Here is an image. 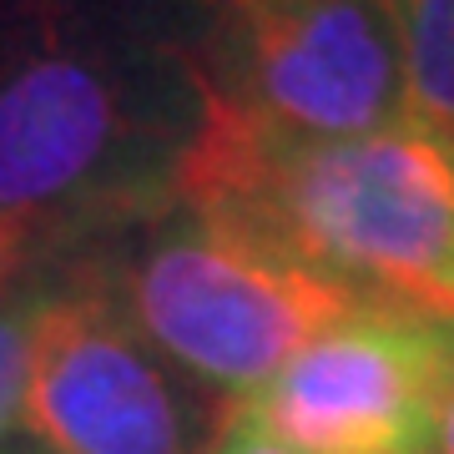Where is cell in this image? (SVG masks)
<instances>
[{
	"instance_id": "obj_1",
	"label": "cell",
	"mask_w": 454,
	"mask_h": 454,
	"mask_svg": "<svg viewBox=\"0 0 454 454\" xmlns=\"http://www.w3.org/2000/svg\"><path fill=\"white\" fill-rule=\"evenodd\" d=\"M212 16L0 0V268L82 253L177 202L212 121Z\"/></svg>"
},
{
	"instance_id": "obj_2",
	"label": "cell",
	"mask_w": 454,
	"mask_h": 454,
	"mask_svg": "<svg viewBox=\"0 0 454 454\" xmlns=\"http://www.w3.org/2000/svg\"><path fill=\"white\" fill-rule=\"evenodd\" d=\"M177 197L243 223L358 303L454 324V142L419 121L278 142L212 97Z\"/></svg>"
},
{
	"instance_id": "obj_3",
	"label": "cell",
	"mask_w": 454,
	"mask_h": 454,
	"mask_svg": "<svg viewBox=\"0 0 454 454\" xmlns=\"http://www.w3.org/2000/svg\"><path fill=\"white\" fill-rule=\"evenodd\" d=\"M51 262L82 268L152 354L223 404L253 399L303 343L369 309L243 223L182 197Z\"/></svg>"
},
{
	"instance_id": "obj_4",
	"label": "cell",
	"mask_w": 454,
	"mask_h": 454,
	"mask_svg": "<svg viewBox=\"0 0 454 454\" xmlns=\"http://www.w3.org/2000/svg\"><path fill=\"white\" fill-rule=\"evenodd\" d=\"M41 303L20 429L46 454H207L227 404L157 358L71 262H35Z\"/></svg>"
},
{
	"instance_id": "obj_5",
	"label": "cell",
	"mask_w": 454,
	"mask_h": 454,
	"mask_svg": "<svg viewBox=\"0 0 454 454\" xmlns=\"http://www.w3.org/2000/svg\"><path fill=\"white\" fill-rule=\"evenodd\" d=\"M202 61L212 97L278 142H354L414 121L389 0L223 5Z\"/></svg>"
},
{
	"instance_id": "obj_6",
	"label": "cell",
	"mask_w": 454,
	"mask_h": 454,
	"mask_svg": "<svg viewBox=\"0 0 454 454\" xmlns=\"http://www.w3.org/2000/svg\"><path fill=\"white\" fill-rule=\"evenodd\" d=\"M454 324L358 309L303 343L247 409L293 454H434Z\"/></svg>"
},
{
	"instance_id": "obj_7",
	"label": "cell",
	"mask_w": 454,
	"mask_h": 454,
	"mask_svg": "<svg viewBox=\"0 0 454 454\" xmlns=\"http://www.w3.org/2000/svg\"><path fill=\"white\" fill-rule=\"evenodd\" d=\"M409 116L454 142V0H389Z\"/></svg>"
},
{
	"instance_id": "obj_8",
	"label": "cell",
	"mask_w": 454,
	"mask_h": 454,
	"mask_svg": "<svg viewBox=\"0 0 454 454\" xmlns=\"http://www.w3.org/2000/svg\"><path fill=\"white\" fill-rule=\"evenodd\" d=\"M35 303H41V268L35 262H20L0 278V450H5L11 429H20Z\"/></svg>"
},
{
	"instance_id": "obj_9",
	"label": "cell",
	"mask_w": 454,
	"mask_h": 454,
	"mask_svg": "<svg viewBox=\"0 0 454 454\" xmlns=\"http://www.w3.org/2000/svg\"><path fill=\"white\" fill-rule=\"evenodd\" d=\"M207 454H293V450H283L268 429H262L247 409H227V419L217 424V434H212V450Z\"/></svg>"
},
{
	"instance_id": "obj_10",
	"label": "cell",
	"mask_w": 454,
	"mask_h": 454,
	"mask_svg": "<svg viewBox=\"0 0 454 454\" xmlns=\"http://www.w3.org/2000/svg\"><path fill=\"white\" fill-rule=\"evenodd\" d=\"M434 454H454V354H450V379H444V399H439Z\"/></svg>"
},
{
	"instance_id": "obj_11",
	"label": "cell",
	"mask_w": 454,
	"mask_h": 454,
	"mask_svg": "<svg viewBox=\"0 0 454 454\" xmlns=\"http://www.w3.org/2000/svg\"><path fill=\"white\" fill-rule=\"evenodd\" d=\"M227 5H303V0H227Z\"/></svg>"
},
{
	"instance_id": "obj_12",
	"label": "cell",
	"mask_w": 454,
	"mask_h": 454,
	"mask_svg": "<svg viewBox=\"0 0 454 454\" xmlns=\"http://www.w3.org/2000/svg\"><path fill=\"white\" fill-rule=\"evenodd\" d=\"M197 5H207V11H223L227 0H197Z\"/></svg>"
},
{
	"instance_id": "obj_13",
	"label": "cell",
	"mask_w": 454,
	"mask_h": 454,
	"mask_svg": "<svg viewBox=\"0 0 454 454\" xmlns=\"http://www.w3.org/2000/svg\"><path fill=\"white\" fill-rule=\"evenodd\" d=\"M0 454H46V450H35V444H31V450H0Z\"/></svg>"
},
{
	"instance_id": "obj_14",
	"label": "cell",
	"mask_w": 454,
	"mask_h": 454,
	"mask_svg": "<svg viewBox=\"0 0 454 454\" xmlns=\"http://www.w3.org/2000/svg\"><path fill=\"white\" fill-rule=\"evenodd\" d=\"M5 273H11V268H0V278H5Z\"/></svg>"
}]
</instances>
